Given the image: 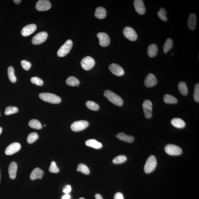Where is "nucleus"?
I'll list each match as a JSON object with an SVG mask.
<instances>
[{"label": "nucleus", "instance_id": "1", "mask_svg": "<svg viewBox=\"0 0 199 199\" xmlns=\"http://www.w3.org/2000/svg\"><path fill=\"white\" fill-rule=\"evenodd\" d=\"M104 95L110 102L119 106H122L123 101L120 96L109 90H105Z\"/></svg>", "mask_w": 199, "mask_h": 199}, {"label": "nucleus", "instance_id": "2", "mask_svg": "<svg viewBox=\"0 0 199 199\" xmlns=\"http://www.w3.org/2000/svg\"><path fill=\"white\" fill-rule=\"evenodd\" d=\"M39 97L43 101L52 104H59L61 101L60 97L55 94L49 93H40Z\"/></svg>", "mask_w": 199, "mask_h": 199}, {"label": "nucleus", "instance_id": "3", "mask_svg": "<svg viewBox=\"0 0 199 199\" xmlns=\"http://www.w3.org/2000/svg\"><path fill=\"white\" fill-rule=\"evenodd\" d=\"M157 165V160L154 155H151L147 159L144 166L145 172L146 173H151L155 169Z\"/></svg>", "mask_w": 199, "mask_h": 199}, {"label": "nucleus", "instance_id": "4", "mask_svg": "<svg viewBox=\"0 0 199 199\" xmlns=\"http://www.w3.org/2000/svg\"><path fill=\"white\" fill-rule=\"evenodd\" d=\"M73 43L71 40H68L61 46L57 52V55L60 57H62L69 53L71 49Z\"/></svg>", "mask_w": 199, "mask_h": 199}, {"label": "nucleus", "instance_id": "5", "mask_svg": "<svg viewBox=\"0 0 199 199\" xmlns=\"http://www.w3.org/2000/svg\"><path fill=\"white\" fill-rule=\"evenodd\" d=\"M165 151L169 155L172 156L179 155L182 153V149L179 146L173 144L167 145L165 147Z\"/></svg>", "mask_w": 199, "mask_h": 199}, {"label": "nucleus", "instance_id": "6", "mask_svg": "<svg viewBox=\"0 0 199 199\" xmlns=\"http://www.w3.org/2000/svg\"><path fill=\"white\" fill-rule=\"evenodd\" d=\"M89 122L87 121H78L73 122L71 127L73 131L79 132L84 130L89 126Z\"/></svg>", "mask_w": 199, "mask_h": 199}, {"label": "nucleus", "instance_id": "7", "mask_svg": "<svg viewBox=\"0 0 199 199\" xmlns=\"http://www.w3.org/2000/svg\"><path fill=\"white\" fill-rule=\"evenodd\" d=\"M48 36V33L46 32H41L33 37L32 39V43L34 45H39L46 41Z\"/></svg>", "mask_w": 199, "mask_h": 199}, {"label": "nucleus", "instance_id": "8", "mask_svg": "<svg viewBox=\"0 0 199 199\" xmlns=\"http://www.w3.org/2000/svg\"><path fill=\"white\" fill-rule=\"evenodd\" d=\"M95 61L93 58L89 56L85 57L81 62L82 68L85 70H90L95 65Z\"/></svg>", "mask_w": 199, "mask_h": 199}, {"label": "nucleus", "instance_id": "9", "mask_svg": "<svg viewBox=\"0 0 199 199\" xmlns=\"http://www.w3.org/2000/svg\"><path fill=\"white\" fill-rule=\"evenodd\" d=\"M124 36L131 41L137 40V34L133 28L130 27H126L124 28L123 31Z\"/></svg>", "mask_w": 199, "mask_h": 199}, {"label": "nucleus", "instance_id": "10", "mask_svg": "<svg viewBox=\"0 0 199 199\" xmlns=\"http://www.w3.org/2000/svg\"><path fill=\"white\" fill-rule=\"evenodd\" d=\"M142 107L145 116L147 119L152 117V103L149 100H146L143 103Z\"/></svg>", "mask_w": 199, "mask_h": 199}, {"label": "nucleus", "instance_id": "11", "mask_svg": "<svg viewBox=\"0 0 199 199\" xmlns=\"http://www.w3.org/2000/svg\"><path fill=\"white\" fill-rule=\"evenodd\" d=\"M51 2L48 0H39L36 4V8L39 11H47L50 9Z\"/></svg>", "mask_w": 199, "mask_h": 199}, {"label": "nucleus", "instance_id": "12", "mask_svg": "<svg viewBox=\"0 0 199 199\" xmlns=\"http://www.w3.org/2000/svg\"><path fill=\"white\" fill-rule=\"evenodd\" d=\"M97 36L99 41L100 45L101 46L105 47L109 45L110 39L109 36L106 33L103 32L99 33H97Z\"/></svg>", "mask_w": 199, "mask_h": 199}, {"label": "nucleus", "instance_id": "13", "mask_svg": "<svg viewBox=\"0 0 199 199\" xmlns=\"http://www.w3.org/2000/svg\"><path fill=\"white\" fill-rule=\"evenodd\" d=\"M20 144L18 142L12 143L6 147L5 151V154L6 155H12L15 153L18 152L20 149Z\"/></svg>", "mask_w": 199, "mask_h": 199}, {"label": "nucleus", "instance_id": "14", "mask_svg": "<svg viewBox=\"0 0 199 199\" xmlns=\"http://www.w3.org/2000/svg\"><path fill=\"white\" fill-rule=\"evenodd\" d=\"M110 70L114 74L118 76L123 75L124 71L120 65L116 64H112L109 66Z\"/></svg>", "mask_w": 199, "mask_h": 199}, {"label": "nucleus", "instance_id": "15", "mask_svg": "<svg viewBox=\"0 0 199 199\" xmlns=\"http://www.w3.org/2000/svg\"><path fill=\"white\" fill-rule=\"evenodd\" d=\"M157 80L154 74L150 73L149 74L144 81V84L146 87H151L156 85Z\"/></svg>", "mask_w": 199, "mask_h": 199}, {"label": "nucleus", "instance_id": "16", "mask_svg": "<svg viewBox=\"0 0 199 199\" xmlns=\"http://www.w3.org/2000/svg\"><path fill=\"white\" fill-rule=\"evenodd\" d=\"M36 29L37 26L34 24L27 25L22 29L21 34L24 37H27L34 33Z\"/></svg>", "mask_w": 199, "mask_h": 199}, {"label": "nucleus", "instance_id": "17", "mask_svg": "<svg viewBox=\"0 0 199 199\" xmlns=\"http://www.w3.org/2000/svg\"><path fill=\"white\" fill-rule=\"evenodd\" d=\"M133 5L136 12L139 14L142 15L145 13V8L142 0H135Z\"/></svg>", "mask_w": 199, "mask_h": 199}, {"label": "nucleus", "instance_id": "18", "mask_svg": "<svg viewBox=\"0 0 199 199\" xmlns=\"http://www.w3.org/2000/svg\"><path fill=\"white\" fill-rule=\"evenodd\" d=\"M17 169V165L16 163L14 161L11 162L8 168L9 177L11 179H13L16 178Z\"/></svg>", "mask_w": 199, "mask_h": 199}, {"label": "nucleus", "instance_id": "19", "mask_svg": "<svg viewBox=\"0 0 199 199\" xmlns=\"http://www.w3.org/2000/svg\"><path fill=\"white\" fill-rule=\"evenodd\" d=\"M44 175V172L39 168H35L32 171L30 175V178L31 180H34L36 179H41Z\"/></svg>", "mask_w": 199, "mask_h": 199}, {"label": "nucleus", "instance_id": "20", "mask_svg": "<svg viewBox=\"0 0 199 199\" xmlns=\"http://www.w3.org/2000/svg\"><path fill=\"white\" fill-rule=\"evenodd\" d=\"M158 51V47L156 44H151L147 48V55L150 57H154L157 55Z\"/></svg>", "mask_w": 199, "mask_h": 199}, {"label": "nucleus", "instance_id": "21", "mask_svg": "<svg viewBox=\"0 0 199 199\" xmlns=\"http://www.w3.org/2000/svg\"><path fill=\"white\" fill-rule=\"evenodd\" d=\"M116 136L119 140L128 143L133 142L134 140V138L133 136L131 135H127L123 133H118Z\"/></svg>", "mask_w": 199, "mask_h": 199}, {"label": "nucleus", "instance_id": "22", "mask_svg": "<svg viewBox=\"0 0 199 199\" xmlns=\"http://www.w3.org/2000/svg\"><path fill=\"white\" fill-rule=\"evenodd\" d=\"M196 15L194 13L191 14L188 20V26L190 30H193L195 29L196 24Z\"/></svg>", "mask_w": 199, "mask_h": 199}, {"label": "nucleus", "instance_id": "23", "mask_svg": "<svg viewBox=\"0 0 199 199\" xmlns=\"http://www.w3.org/2000/svg\"><path fill=\"white\" fill-rule=\"evenodd\" d=\"M94 15L98 19H104L106 16V10L102 7H99L96 9Z\"/></svg>", "mask_w": 199, "mask_h": 199}, {"label": "nucleus", "instance_id": "24", "mask_svg": "<svg viewBox=\"0 0 199 199\" xmlns=\"http://www.w3.org/2000/svg\"><path fill=\"white\" fill-rule=\"evenodd\" d=\"M85 144L88 147L96 149H99L102 147V144L94 139H90L86 140Z\"/></svg>", "mask_w": 199, "mask_h": 199}, {"label": "nucleus", "instance_id": "25", "mask_svg": "<svg viewBox=\"0 0 199 199\" xmlns=\"http://www.w3.org/2000/svg\"><path fill=\"white\" fill-rule=\"evenodd\" d=\"M172 126L178 128H182L186 126V123L183 119L179 118H174L171 121Z\"/></svg>", "mask_w": 199, "mask_h": 199}, {"label": "nucleus", "instance_id": "26", "mask_svg": "<svg viewBox=\"0 0 199 199\" xmlns=\"http://www.w3.org/2000/svg\"><path fill=\"white\" fill-rule=\"evenodd\" d=\"M66 84L71 86H77L80 84V82L77 78L74 76H70L66 79Z\"/></svg>", "mask_w": 199, "mask_h": 199}, {"label": "nucleus", "instance_id": "27", "mask_svg": "<svg viewBox=\"0 0 199 199\" xmlns=\"http://www.w3.org/2000/svg\"><path fill=\"white\" fill-rule=\"evenodd\" d=\"M178 89L183 96H186L188 93V89L186 83L184 82H179L178 84Z\"/></svg>", "mask_w": 199, "mask_h": 199}, {"label": "nucleus", "instance_id": "28", "mask_svg": "<svg viewBox=\"0 0 199 199\" xmlns=\"http://www.w3.org/2000/svg\"><path fill=\"white\" fill-rule=\"evenodd\" d=\"M8 78L10 80L12 83H15L17 79L15 75L14 69L12 66H10L8 69Z\"/></svg>", "mask_w": 199, "mask_h": 199}, {"label": "nucleus", "instance_id": "29", "mask_svg": "<svg viewBox=\"0 0 199 199\" xmlns=\"http://www.w3.org/2000/svg\"><path fill=\"white\" fill-rule=\"evenodd\" d=\"M29 125L30 127L36 129H41L43 127L41 122L36 119H33L31 120L29 122Z\"/></svg>", "mask_w": 199, "mask_h": 199}, {"label": "nucleus", "instance_id": "30", "mask_svg": "<svg viewBox=\"0 0 199 199\" xmlns=\"http://www.w3.org/2000/svg\"><path fill=\"white\" fill-rule=\"evenodd\" d=\"M163 100L164 102L167 104H175L178 101L176 97L168 94L164 96Z\"/></svg>", "mask_w": 199, "mask_h": 199}, {"label": "nucleus", "instance_id": "31", "mask_svg": "<svg viewBox=\"0 0 199 199\" xmlns=\"http://www.w3.org/2000/svg\"><path fill=\"white\" fill-rule=\"evenodd\" d=\"M173 46V42L172 39L169 38L167 39L163 45V50L165 54H166L172 48Z\"/></svg>", "mask_w": 199, "mask_h": 199}, {"label": "nucleus", "instance_id": "32", "mask_svg": "<svg viewBox=\"0 0 199 199\" xmlns=\"http://www.w3.org/2000/svg\"><path fill=\"white\" fill-rule=\"evenodd\" d=\"M86 106L87 108L91 110L97 111L99 108V106L98 104L94 101H87L86 103Z\"/></svg>", "mask_w": 199, "mask_h": 199}, {"label": "nucleus", "instance_id": "33", "mask_svg": "<svg viewBox=\"0 0 199 199\" xmlns=\"http://www.w3.org/2000/svg\"><path fill=\"white\" fill-rule=\"evenodd\" d=\"M19 111L17 107L14 106H8L6 108L5 114L6 115H8L17 113Z\"/></svg>", "mask_w": 199, "mask_h": 199}, {"label": "nucleus", "instance_id": "34", "mask_svg": "<svg viewBox=\"0 0 199 199\" xmlns=\"http://www.w3.org/2000/svg\"><path fill=\"white\" fill-rule=\"evenodd\" d=\"M167 12L164 8H160V10L157 13L159 17L161 20L164 22H166L168 20L166 16Z\"/></svg>", "mask_w": 199, "mask_h": 199}, {"label": "nucleus", "instance_id": "35", "mask_svg": "<svg viewBox=\"0 0 199 199\" xmlns=\"http://www.w3.org/2000/svg\"><path fill=\"white\" fill-rule=\"evenodd\" d=\"M38 136L36 133H32L29 134L27 138V142L29 144H32L38 139Z\"/></svg>", "mask_w": 199, "mask_h": 199}, {"label": "nucleus", "instance_id": "36", "mask_svg": "<svg viewBox=\"0 0 199 199\" xmlns=\"http://www.w3.org/2000/svg\"><path fill=\"white\" fill-rule=\"evenodd\" d=\"M126 160H127V158L126 156L119 155L114 158L112 162L115 164H120L125 162Z\"/></svg>", "mask_w": 199, "mask_h": 199}, {"label": "nucleus", "instance_id": "37", "mask_svg": "<svg viewBox=\"0 0 199 199\" xmlns=\"http://www.w3.org/2000/svg\"><path fill=\"white\" fill-rule=\"evenodd\" d=\"M78 169L79 171L85 175H89L90 173L89 169L88 167L84 164H80L78 165Z\"/></svg>", "mask_w": 199, "mask_h": 199}, {"label": "nucleus", "instance_id": "38", "mask_svg": "<svg viewBox=\"0 0 199 199\" xmlns=\"http://www.w3.org/2000/svg\"><path fill=\"white\" fill-rule=\"evenodd\" d=\"M49 170L51 172L55 173H58L59 171V168L57 166L56 164L54 161H51Z\"/></svg>", "mask_w": 199, "mask_h": 199}, {"label": "nucleus", "instance_id": "39", "mask_svg": "<svg viewBox=\"0 0 199 199\" xmlns=\"http://www.w3.org/2000/svg\"><path fill=\"white\" fill-rule=\"evenodd\" d=\"M31 81L33 84H35L37 85L42 86L44 83L43 81L40 78L37 77H34L31 78L30 79Z\"/></svg>", "mask_w": 199, "mask_h": 199}, {"label": "nucleus", "instance_id": "40", "mask_svg": "<svg viewBox=\"0 0 199 199\" xmlns=\"http://www.w3.org/2000/svg\"><path fill=\"white\" fill-rule=\"evenodd\" d=\"M194 101L196 102L199 103V84L197 83L195 87L194 93Z\"/></svg>", "mask_w": 199, "mask_h": 199}, {"label": "nucleus", "instance_id": "41", "mask_svg": "<svg viewBox=\"0 0 199 199\" xmlns=\"http://www.w3.org/2000/svg\"><path fill=\"white\" fill-rule=\"evenodd\" d=\"M21 64L23 69L26 71L29 70L31 66V63L26 60L22 61L21 62Z\"/></svg>", "mask_w": 199, "mask_h": 199}, {"label": "nucleus", "instance_id": "42", "mask_svg": "<svg viewBox=\"0 0 199 199\" xmlns=\"http://www.w3.org/2000/svg\"><path fill=\"white\" fill-rule=\"evenodd\" d=\"M114 199H124V196L122 193H117L114 196Z\"/></svg>", "mask_w": 199, "mask_h": 199}, {"label": "nucleus", "instance_id": "43", "mask_svg": "<svg viewBox=\"0 0 199 199\" xmlns=\"http://www.w3.org/2000/svg\"><path fill=\"white\" fill-rule=\"evenodd\" d=\"M71 191V187L70 185H67L65 186L63 190L64 193L66 194H68Z\"/></svg>", "mask_w": 199, "mask_h": 199}, {"label": "nucleus", "instance_id": "44", "mask_svg": "<svg viewBox=\"0 0 199 199\" xmlns=\"http://www.w3.org/2000/svg\"><path fill=\"white\" fill-rule=\"evenodd\" d=\"M71 196L68 194H66L62 197V199H70Z\"/></svg>", "mask_w": 199, "mask_h": 199}, {"label": "nucleus", "instance_id": "45", "mask_svg": "<svg viewBox=\"0 0 199 199\" xmlns=\"http://www.w3.org/2000/svg\"><path fill=\"white\" fill-rule=\"evenodd\" d=\"M95 198L96 199H104L103 198L102 196L99 194H96Z\"/></svg>", "mask_w": 199, "mask_h": 199}, {"label": "nucleus", "instance_id": "46", "mask_svg": "<svg viewBox=\"0 0 199 199\" xmlns=\"http://www.w3.org/2000/svg\"><path fill=\"white\" fill-rule=\"evenodd\" d=\"M13 2L16 4H19L21 2V0H14Z\"/></svg>", "mask_w": 199, "mask_h": 199}, {"label": "nucleus", "instance_id": "47", "mask_svg": "<svg viewBox=\"0 0 199 199\" xmlns=\"http://www.w3.org/2000/svg\"><path fill=\"white\" fill-rule=\"evenodd\" d=\"M2 128H1V127H0V134H1V133H2Z\"/></svg>", "mask_w": 199, "mask_h": 199}, {"label": "nucleus", "instance_id": "48", "mask_svg": "<svg viewBox=\"0 0 199 199\" xmlns=\"http://www.w3.org/2000/svg\"><path fill=\"white\" fill-rule=\"evenodd\" d=\"M79 199H85L84 198H83L82 197L80 198H79Z\"/></svg>", "mask_w": 199, "mask_h": 199}, {"label": "nucleus", "instance_id": "49", "mask_svg": "<svg viewBox=\"0 0 199 199\" xmlns=\"http://www.w3.org/2000/svg\"><path fill=\"white\" fill-rule=\"evenodd\" d=\"M1 174H0V181H1Z\"/></svg>", "mask_w": 199, "mask_h": 199}, {"label": "nucleus", "instance_id": "50", "mask_svg": "<svg viewBox=\"0 0 199 199\" xmlns=\"http://www.w3.org/2000/svg\"><path fill=\"white\" fill-rule=\"evenodd\" d=\"M44 126H45V125H44Z\"/></svg>", "mask_w": 199, "mask_h": 199}, {"label": "nucleus", "instance_id": "51", "mask_svg": "<svg viewBox=\"0 0 199 199\" xmlns=\"http://www.w3.org/2000/svg\"><path fill=\"white\" fill-rule=\"evenodd\" d=\"M0 116H1V114H0Z\"/></svg>", "mask_w": 199, "mask_h": 199}]
</instances>
